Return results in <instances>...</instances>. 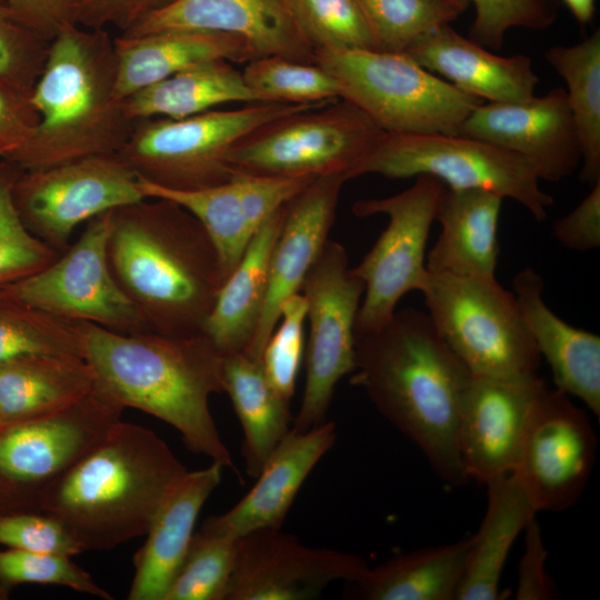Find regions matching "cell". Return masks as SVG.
Masks as SVG:
<instances>
[{
  "mask_svg": "<svg viewBox=\"0 0 600 600\" xmlns=\"http://www.w3.org/2000/svg\"><path fill=\"white\" fill-rule=\"evenodd\" d=\"M354 352L350 382L419 448L442 481L464 484L469 478L459 453L458 423L472 373L429 314L396 310L380 328L354 332Z\"/></svg>",
  "mask_w": 600,
  "mask_h": 600,
  "instance_id": "1",
  "label": "cell"
},
{
  "mask_svg": "<svg viewBox=\"0 0 600 600\" xmlns=\"http://www.w3.org/2000/svg\"><path fill=\"white\" fill-rule=\"evenodd\" d=\"M77 329L98 391L170 424L190 451L236 471L209 408L210 396L224 392V356L203 333H122L84 321Z\"/></svg>",
  "mask_w": 600,
  "mask_h": 600,
  "instance_id": "2",
  "label": "cell"
},
{
  "mask_svg": "<svg viewBox=\"0 0 600 600\" xmlns=\"http://www.w3.org/2000/svg\"><path fill=\"white\" fill-rule=\"evenodd\" d=\"M108 260L147 328L167 336L202 333L226 281L202 224L162 198L111 210Z\"/></svg>",
  "mask_w": 600,
  "mask_h": 600,
  "instance_id": "3",
  "label": "cell"
},
{
  "mask_svg": "<svg viewBox=\"0 0 600 600\" xmlns=\"http://www.w3.org/2000/svg\"><path fill=\"white\" fill-rule=\"evenodd\" d=\"M187 468L152 430L119 420L48 491L40 512L59 519L82 551L144 536Z\"/></svg>",
  "mask_w": 600,
  "mask_h": 600,
  "instance_id": "4",
  "label": "cell"
},
{
  "mask_svg": "<svg viewBox=\"0 0 600 600\" xmlns=\"http://www.w3.org/2000/svg\"><path fill=\"white\" fill-rule=\"evenodd\" d=\"M114 38L106 29L70 26L49 44L32 89L39 123L6 160L21 171L118 153L134 120L116 96Z\"/></svg>",
  "mask_w": 600,
  "mask_h": 600,
  "instance_id": "5",
  "label": "cell"
},
{
  "mask_svg": "<svg viewBox=\"0 0 600 600\" xmlns=\"http://www.w3.org/2000/svg\"><path fill=\"white\" fill-rule=\"evenodd\" d=\"M314 63L338 80L341 99L388 133L457 134L464 119L483 102L406 52L317 49Z\"/></svg>",
  "mask_w": 600,
  "mask_h": 600,
  "instance_id": "6",
  "label": "cell"
},
{
  "mask_svg": "<svg viewBox=\"0 0 600 600\" xmlns=\"http://www.w3.org/2000/svg\"><path fill=\"white\" fill-rule=\"evenodd\" d=\"M324 103L254 102L182 119H138L118 154L139 178L156 186L181 191L204 189L232 178L228 156L247 133L281 116Z\"/></svg>",
  "mask_w": 600,
  "mask_h": 600,
  "instance_id": "7",
  "label": "cell"
},
{
  "mask_svg": "<svg viewBox=\"0 0 600 600\" xmlns=\"http://www.w3.org/2000/svg\"><path fill=\"white\" fill-rule=\"evenodd\" d=\"M369 173L390 179L430 176L450 189L490 191L517 201L537 221H543L553 204L527 159L458 133L384 132L352 170L351 179Z\"/></svg>",
  "mask_w": 600,
  "mask_h": 600,
  "instance_id": "8",
  "label": "cell"
},
{
  "mask_svg": "<svg viewBox=\"0 0 600 600\" xmlns=\"http://www.w3.org/2000/svg\"><path fill=\"white\" fill-rule=\"evenodd\" d=\"M420 292L440 336L472 374L537 373L541 357L517 299L496 277L428 272Z\"/></svg>",
  "mask_w": 600,
  "mask_h": 600,
  "instance_id": "9",
  "label": "cell"
},
{
  "mask_svg": "<svg viewBox=\"0 0 600 600\" xmlns=\"http://www.w3.org/2000/svg\"><path fill=\"white\" fill-rule=\"evenodd\" d=\"M384 133L369 116L344 99L291 112L242 137L228 163L239 173L267 177H319L352 170Z\"/></svg>",
  "mask_w": 600,
  "mask_h": 600,
  "instance_id": "10",
  "label": "cell"
},
{
  "mask_svg": "<svg viewBox=\"0 0 600 600\" xmlns=\"http://www.w3.org/2000/svg\"><path fill=\"white\" fill-rule=\"evenodd\" d=\"M123 410L94 388L64 409L0 420V517L40 512L52 486L106 437Z\"/></svg>",
  "mask_w": 600,
  "mask_h": 600,
  "instance_id": "11",
  "label": "cell"
},
{
  "mask_svg": "<svg viewBox=\"0 0 600 600\" xmlns=\"http://www.w3.org/2000/svg\"><path fill=\"white\" fill-rule=\"evenodd\" d=\"M444 184L430 176H418L408 189L391 197L358 200L357 217L386 214L388 226L352 271L364 283L354 332L380 328L396 312L408 292L421 291L428 271L426 248Z\"/></svg>",
  "mask_w": 600,
  "mask_h": 600,
  "instance_id": "12",
  "label": "cell"
},
{
  "mask_svg": "<svg viewBox=\"0 0 600 600\" xmlns=\"http://www.w3.org/2000/svg\"><path fill=\"white\" fill-rule=\"evenodd\" d=\"M301 291L309 339L303 396L291 423L298 432L327 421L336 386L354 370V326L364 283L349 268L344 247L328 240Z\"/></svg>",
  "mask_w": 600,
  "mask_h": 600,
  "instance_id": "13",
  "label": "cell"
},
{
  "mask_svg": "<svg viewBox=\"0 0 600 600\" xmlns=\"http://www.w3.org/2000/svg\"><path fill=\"white\" fill-rule=\"evenodd\" d=\"M12 197L27 229L59 253L82 223L144 199L139 176L118 153L20 171Z\"/></svg>",
  "mask_w": 600,
  "mask_h": 600,
  "instance_id": "14",
  "label": "cell"
},
{
  "mask_svg": "<svg viewBox=\"0 0 600 600\" xmlns=\"http://www.w3.org/2000/svg\"><path fill=\"white\" fill-rule=\"evenodd\" d=\"M110 220L111 210L89 220L77 241L52 263L1 288L0 297L117 332L149 330L111 272Z\"/></svg>",
  "mask_w": 600,
  "mask_h": 600,
  "instance_id": "15",
  "label": "cell"
},
{
  "mask_svg": "<svg viewBox=\"0 0 600 600\" xmlns=\"http://www.w3.org/2000/svg\"><path fill=\"white\" fill-rule=\"evenodd\" d=\"M598 439L584 410L547 387L538 397L513 471L537 511H563L582 494Z\"/></svg>",
  "mask_w": 600,
  "mask_h": 600,
  "instance_id": "16",
  "label": "cell"
},
{
  "mask_svg": "<svg viewBox=\"0 0 600 600\" xmlns=\"http://www.w3.org/2000/svg\"><path fill=\"white\" fill-rule=\"evenodd\" d=\"M357 554L312 548L281 529H262L237 539L226 600H310L332 582H354L368 570Z\"/></svg>",
  "mask_w": 600,
  "mask_h": 600,
  "instance_id": "17",
  "label": "cell"
},
{
  "mask_svg": "<svg viewBox=\"0 0 600 600\" xmlns=\"http://www.w3.org/2000/svg\"><path fill=\"white\" fill-rule=\"evenodd\" d=\"M544 388L537 373L472 374L458 423L459 453L469 480L487 484L517 469L532 409Z\"/></svg>",
  "mask_w": 600,
  "mask_h": 600,
  "instance_id": "18",
  "label": "cell"
},
{
  "mask_svg": "<svg viewBox=\"0 0 600 600\" xmlns=\"http://www.w3.org/2000/svg\"><path fill=\"white\" fill-rule=\"evenodd\" d=\"M458 134L521 156L540 180L561 181L581 164L579 136L561 87L521 102H482L464 119Z\"/></svg>",
  "mask_w": 600,
  "mask_h": 600,
  "instance_id": "19",
  "label": "cell"
},
{
  "mask_svg": "<svg viewBox=\"0 0 600 600\" xmlns=\"http://www.w3.org/2000/svg\"><path fill=\"white\" fill-rule=\"evenodd\" d=\"M314 178L234 172L227 182L191 191L166 189L141 178L139 186L144 198L171 200L202 224L227 279L259 228Z\"/></svg>",
  "mask_w": 600,
  "mask_h": 600,
  "instance_id": "20",
  "label": "cell"
},
{
  "mask_svg": "<svg viewBox=\"0 0 600 600\" xmlns=\"http://www.w3.org/2000/svg\"><path fill=\"white\" fill-rule=\"evenodd\" d=\"M348 180L344 172L316 177L286 203L282 227L270 256L262 311L243 351L248 357L261 361L282 303L301 291L308 272L329 240L340 192Z\"/></svg>",
  "mask_w": 600,
  "mask_h": 600,
  "instance_id": "21",
  "label": "cell"
},
{
  "mask_svg": "<svg viewBox=\"0 0 600 600\" xmlns=\"http://www.w3.org/2000/svg\"><path fill=\"white\" fill-rule=\"evenodd\" d=\"M168 29L232 33L261 57L280 56L314 63V48L301 31L289 0H178L120 36L138 37Z\"/></svg>",
  "mask_w": 600,
  "mask_h": 600,
  "instance_id": "22",
  "label": "cell"
},
{
  "mask_svg": "<svg viewBox=\"0 0 600 600\" xmlns=\"http://www.w3.org/2000/svg\"><path fill=\"white\" fill-rule=\"evenodd\" d=\"M337 439L334 422L289 432L256 477L251 490L230 510L207 518L201 530L238 539L262 529H281L297 493Z\"/></svg>",
  "mask_w": 600,
  "mask_h": 600,
  "instance_id": "23",
  "label": "cell"
},
{
  "mask_svg": "<svg viewBox=\"0 0 600 600\" xmlns=\"http://www.w3.org/2000/svg\"><path fill=\"white\" fill-rule=\"evenodd\" d=\"M424 69L459 90L492 103L521 102L536 94L539 82L524 54L498 56L443 24L406 51Z\"/></svg>",
  "mask_w": 600,
  "mask_h": 600,
  "instance_id": "24",
  "label": "cell"
},
{
  "mask_svg": "<svg viewBox=\"0 0 600 600\" xmlns=\"http://www.w3.org/2000/svg\"><path fill=\"white\" fill-rule=\"evenodd\" d=\"M223 467L213 462L187 471L171 488L133 557L129 600H163L188 551L202 506L221 482Z\"/></svg>",
  "mask_w": 600,
  "mask_h": 600,
  "instance_id": "25",
  "label": "cell"
},
{
  "mask_svg": "<svg viewBox=\"0 0 600 600\" xmlns=\"http://www.w3.org/2000/svg\"><path fill=\"white\" fill-rule=\"evenodd\" d=\"M513 294L526 326L553 376L557 389L580 399L600 417V337L558 317L542 297L543 280L531 268L517 273Z\"/></svg>",
  "mask_w": 600,
  "mask_h": 600,
  "instance_id": "26",
  "label": "cell"
},
{
  "mask_svg": "<svg viewBox=\"0 0 600 600\" xmlns=\"http://www.w3.org/2000/svg\"><path fill=\"white\" fill-rule=\"evenodd\" d=\"M116 96L134 92L179 71L213 60L243 63L261 57L237 34L168 29L138 37H116Z\"/></svg>",
  "mask_w": 600,
  "mask_h": 600,
  "instance_id": "27",
  "label": "cell"
},
{
  "mask_svg": "<svg viewBox=\"0 0 600 600\" xmlns=\"http://www.w3.org/2000/svg\"><path fill=\"white\" fill-rule=\"evenodd\" d=\"M502 200L486 190L444 187L436 212L441 231L426 257L427 271L493 278Z\"/></svg>",
  "mask_w": 600,
  "mask_h": 600,
  "instance_id": "28",
  "label": "cell"
},
{
  "mask_svg": "<svg viewBox=\"0 0 600 600\" xmlns=\"http://www.w3.org/2000/svg\"><path fill=\"white\" fill-rule=\"evenodd\" d=\"M284 208L286 204L278 209L252 237L238 266L222 283L203 323L202 333L223 356L244 351L253 336Z\"/></svg>",
  "mask_w": 600,
  "mask_h": 600,
  "instance_id": "29",
  "label": "cell"
},
{
  "mask_svg": "<svg viewBox=\"0 0 600 600\" xmlns=\"http://www.w3.org/2000/svg\"><path fill=\"white\" fill-rule=\"evenodd\" d=\"M488 506L478 532L470 537L459 600H497L501 572L510 549L538 512L513 472L486 484Z\"/></svg>",
  "mask_w": 600,
  "mask_h": 600,
  "instance_id": "30",
  "label": "cell"
},
{
  "mask_svg": "<svg viewBox=\"0 0 600 600\" xmlns=\"http://www.w3.org/2000/svg\"><path fill=\"white\" fill-rule=\"evenodd\" d=\"M94 389V374L78 356L41 354L0 363V420L48 414Z\"/></svg>",
  "mask_w": 600,
  "mask_h": 600,
  "instance_id": "31",
  "label": "cell"
},
{
  "mask_svg": "<svg viewBox=\"0 0 600 600\" xmlns=\"http://www.w3.org/2000/svg\"><path fill=\"white\" fill-rule=\"evenodd\" d=\"M470 538L397 554L351 582L368 600H456L464 577Z\"/></svg>",
  "mask_w": 600,
  "mask_h": 600,
  "instance_id": "32",
  "label": "cell"
},
{
  "mask_svg": "<svg viewBox=\"0 0 600 600\" xmlns=\"http://www.w3.org/2000/svg\"><path fill=\"white\" fill-rule=\"evenodd\" d=\"M223 389L243 430L246 472L256 478L291 428V402L282 399L270 386L261 361L243 351L224 356Z\"/></svg>",
  "mask_w": 600,
  "mask_h": 600,
  "instance_id": "33",
  "label": "cell"
},
{
  "mask_svg": "<svg viewBox=\"0 0 600 600\" xmlns=\"http://www.w3.org/2000/svg\"><path fill=\"white\" fill-rule=\"evenodd\" d=\"M136 121L144 118L182 119L228 102H259L242 73L227 60H213L179 71L127 99Z\"/></svg>",
  "mask_w": 600,
  "mask_h": 600,
  "instance_id": "34",
  "label": "cell"
},
{
  "mask_svg": "<svg viewBox=\"0 0 600 600\" xmlns=\"http://www.w3.org/2000/svg\"><path fill=\"white\" fill-rule=\"evenodd\" d=\"M544 59L567 84V100L581 146L582 181L600 180V31L581 42L556 46Z\"/></svg>",
  "mask_w": 600,
  "mask_h": 600,
  "instance_id": "35",
  "label": "cell"
},
{
  "mask_svg": "<svg viewBox=\"0 0 600 600\" xmlns=\"http://www.w3.org/2000/svg\"><path fill=\"white\" fill-rule=\"evenodd\" d=\"M241 73L259 102L312 104L341 98L338 80L316 63L263 56L248 61Z\"/></svg>",
  "mask_w": 600,
  "mask_h": 600,
  "instance_id": "36",
  "label": "cell"
},
{
  "mask_svg": "<svg viewBox=\"0 0 600 600\" xmlns=\"http://www.w3.org/2000/svg\"><path fill=\"white\" fill-rule=\"evenodd\" d=\"M41 354L82 357L77 321L0 297V363Z\"/></svg>",
  "mask_w": 600,
  "mask_h": 600,
  "instance_id": "37",
  "label": "cell"
},
{
  "mask_svg": "<svg viewBox=\"0 0 600 600\" xmlns=\"http://www.w3.org/2000/svg\"><path fill=\"white\" fill-rule=\"evenodd\" d=\"M377 50L404 52L463 11L450 0H357Z\"/></svg>",
  "mask_w": 600,
  "mask_h": 600,
  "instance_id": "38",
  "label": "cell"
},
{
  "mask_svg": "<svg viewBox=\"0 0 600 600\" xmlns=\"http://www.w3.org/2000/svg\"><path fill=\"white\" fill-rule=\"evenodd\" d=\"M237 539L199 529L163 600H226Z\"/></svg>",
  "mask_w": 600,
  "mask_h": 600,
  "instance_id": "39",
  "label": "cell"
},
{
  "mask_svg": "<svg viewBox=\"0 0 600 600\" xmlns=\"http://www.w3.org/2000/svg\"><path fill=\"white\" fill-rule=\"evenodd\" d=\"M20 171L0 159V289L40 271L61 254L34 237L18 213L12 186Z\"/></svg>",
  "mask_w": 600,
  "mask_h": 600,
  "instance_id": "40",
  "label": "cell"
},
{
  "mask_svg": "<svg viewBox=\"0 0 600 600\" xmlns=\"http://www.w3.org/2000/svg\"><path fill=\"white\" fill-rule=\"evenodd\" d=\"M289 3L314 50H377L357 0H289Z\"/></svg>",
  "mask_w": 600,
  "mask_h": 600,
  "instance_id": "41",
  "label": "cell"
},
{
  "mask_svg": "<svg viewBox=\"0 0 600 600\" xmlns=\"http://www.w3.org/2000/svg\"><path fill=\"white\" fill-rule=\"evenodd\" d=\"M71 557L18 549L0 551V583L10 590L22 583L54 584L104 600L112 596L100 587Z\"/></svg>",
  "mask_w": 600,
  "mask_h": 600,
  "instance_id": "42",
  "label": "cell"
},
{
  "mask_svg": "<svg viewBox=\"0 0 600 600\" xmlns=\"http://www.w3.org/2000/svg\"><path fill=\"white\" fill-rule=\"evenodd\" d=\"M307 303L298 292L280 308L281 323L271 333L261 357L264 376L273 390L291 402L303 353V324Z\"/></svg>",
  "mask_w": 600,
  "mask_h": 600,
  "instance_id": "43",
  "label": "cell"
},
{
  "mask_svg": "<svg viewBox=\"0 0 600 600\" xmlns=\"http://www.w3.org/2000/svg\"><path fill=\"white\" fill-rule=\"evenodd\" d=\"M476 18L470 28L472 41L499 50L511 28L543 30L558 13L559 0H470Z\"/></svg>",
  "mask_w": 600,
  "mask_h": 600,
  "instance_id": "44",
  "label": "cell"
},
{
  "mask_svg": "<svg viewBox=\"0 0 600 600\" xmlns=\"http://www.w3.org/2000/svg\"><path fill=\"white\" fill-rule=\"evenodd\" d=\"M50 41L22 22L0 0V81L32 90L46 62Z\"/></svg>",
  "mask_w": 600,
  "mask_h": 600,
  "instance_id": "45",
  "label": "cell"
},
{
  "mask_svg": "<svg viewBox=\"0 0 600 600\" xmlns=\"http://www.w3.org/2000/svg\"><path fill=\"white\" fill-rule=\"evenodd\" d=\"M0 544L23 551L68 557L83 552L59 519L37 511L0 517Z\"/></svg>",
  "mask_w": 600,
  "mask_h": 600,
  "instance_id": "46",
  "label": "cell"
},
{
  "mask_svg": "<svg viewBox=\"0 0 600 600\" xmlns=\"http://www.w3.org/2000/svg\"><path fill=\"white\" fill-rule=\"evenodd\" d=\"M39 123L32 90L0 81V159L22 146Z\"/></svg>",
  "mask_w": 600,
  "mask_h": 600,
  "instance_id": "47",
  "label": "cell"
},
{
  "mask_svg": "<svg viewBox=\"0 0 600 600\" xmlns=\"http://www.w3.org/2000/svg\"><path fill=\"white\" fill-rule=\"evenodd\" d=\"M178 0H79L77 23L89 29L114 27L124 32L141 19Z\"/></svg>",
  "mask_w": 600,
  "mask_h": 600,
  "instance_id": "48",
  "label": "cell"
},
{
  "mask_svg": "<svg viewBox=\"0 0 600 600\" xmlns=\"http://www.w3.org/2000/svg\"><path fill=\"white\" fill-rule=\"evenodd\" d=\"M524 550L518 568L517 600H550L558 594L546 570L548 549L536 518L524 528Z\"/></svg>",
  "mask_w": 600,
  "mask_h": 600,
  "instance_id": "49",
  "label": "cell"
},
{
  "mask_svg": "<svg viewBox=\"0 0 600 600\" xmlns=\"http://www.w3.org/2000/svg\"><path fill=\"white\" fill-rule=\"evenodd\" d=\"M553 234L570 250L589 251L600 247V180L572 211L556 221Z\"/></svg>",
  "mask_w": 600,
  "mask_h": 600,
  "instance_id": "50",
  "label": "cell"
},
{
  "mask_svg": "<svg viewBox=\"0 0 600 600\" xmlns=\"http://www.w3.org/2000/svg\"><path fill=\"white\" fill-rule=\"evenodd\" d=\"M17 17L51 41L60 31L77 23L79 0H7Z\"/></svg>",
  "mask_w": 600,
  "mask_h": 600,
  "instance_id": "51",
  "label": "cell"
},
{
  "mask_svg": "<svg viewBox=\"0 0 600 600\" xmlns=\"http://www.w3.org/2000/svg\"><path fill=\"white\" fill-rule=\"evenodd\" d=\"M572 13L577 22L587 26L591 22L596 10V0H561Z\"/></svg>",
  "mask_w": 600,
  "mask_h": 600,
  "instance_id": "52",
  "label": "cell"
},
{
  "mask_svg": "<svg viewBox=\"0 0 600 600\" xmlns=\"http://www.w3.org/2000/svg\"><path fill=\"white\" fill-rule=\"evenodd\" d=\"M450 1L454 3L462 11H464L467 7L470 4V0H450Z\"/></svg>",
  "mask_w": 600,
  "mask_h": 600,
  "instance_id": "53",
  "label": "cell"
},
{
  "mask_svg": "<svg viewBox=\"0 0 600 600\" xmlns=\"http://www.w3.org/2000/svg\"><path fill=\"white\" fill-rule=\"evenodd\" d=\"M9 592L10 590L0 583V600H7L9 598Z\"/></svg>",
  "mask_w": 600,
  "mask_h": 600,
  "instance_id": "54",
  "label": "cell"
}]
</instances>
